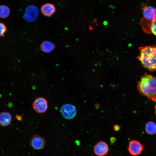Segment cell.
I'll return each instance as SVG.
<instances>
[{
  "instance_id": "11",
  "label": "cell",
  "mask_w": 156,
  "mask_h": 156,
  "mask_svg": "<svg viewBox=\"0 0 156 156\" xmlns=\"http://www.w3.org/2000/svg\"><path fill=\"white\" fill-rule=\"evenodd\" d=\"M12 116L8 112H2L0 113V125L2 127L9 125L11 123Z\"/></svg>"
},
{
  "instance_id": "3",
  "label": "cell",
  "mask_w": 156,
  "mask_h": 156,
  "mask_svg": "<svg viewBox=\"0 0 156 156\" xmlns=\"http://www.w3.org/2000/svg\"><path fill=\"white\" fill-rule=\"evenodd\" d=\"M143 17L140 24L143 31L148 34H152L151 26L152 21L156 15V8L150 6L144 5L142 8Z\"/></svg>"
},
{
  "instance_id": "15",
  "label": "cell",
  "mask_w": 156,
  "mask_h": 156,
  "mask_svg": "<svg viewBox=\"0 0 156 156\" xmlns=\"http://www.w3.org/2000/svg\"><path fill=\"white\" fill-rule=\"evenodd\" d=\"M7 30V28L5 25L2 23L0 22V37H3Z\"/></svg>"
},
{
  "instance_id": "5",
  "label": "cell",
  "mask_w": 156,
  "mask_h": 156,
  "mask_svg": "<svg viewBox=\"0 0 156 156\" xmlns=\"http://www.w3.org/2000/svg\"><path fill=\"white\" fill-rule=\"evenodd\" d=\"M34 110L39 114L45 113L48 108V103L47 100L44 98L40 97L35 99L32 104Z\"/></svg>"
},
{
  "instance_id": "2",
  "label": "cell",
  "mask_w": 156,
  "mask_h": 156,
  "mask_svg": "<svg viewBox=\"0 0 156 156\" xmlns=\"http://www.w3.org/2000/svg\"><path fill=\"white\" fill-rule=\"evenodd\" d=\"M139 50L137 58L142 66L151 71H156V46L141 47Z\"/></svg>"
},
{
  "instance_id": "7",
  "label": "cell",
  "mask_w": 156,
  "mask_h": 156,
  "mask_svg": "<svg viewBox=\"0 0 156 156\" xmlns=\"http://www.w3.org/2000/svg\"><path fill=\"white\" fill-rule=\"evenodd\" d=\"M60 112L64 118L67 119H71L75 116L77 111L74 105L70 104H66L62 106Z\"/></svg>"
},
{
  "instance_id": "10",
  "label": "cell",
  "mask_w": 156,
  "mask_h": 156,
  "mask_svg": "<svg viewBox=\"0 0 156 156\" xmlns=\"http://www.w3.org/2000/svg\"><path fill=\"white\" fill-rule=\"evenodd\" d=\"M55 8L54 5L49 3L44 4L41 8V11L42 14L47 17L51 16L55 13Z\"/></svg>"
},
{
  "instance_id": "19",
  "label": "cell",
  "mask_w": 156,
  "mask_h": 156,
  "mask_svg": "<svg viewBox=\"0 0 156 156\" xmlns=\"http://www.w3.org/2000/svg\"><path fill=\"white\" fill-rule=\"evenodd\" d=\"M155 114L156 116V104L155 105Z\"/></svg>"
},
{
  "instance_id": "1",
  "label": "cell",
  "mask_w": 156,
  "mask_h": 156,
  "mask_svg": "<svg viewBox=\"0 0 156 156\" xmlns=\"http://www.w3.org/2000/svg\"><path fill=\"white\" fill-rule=\"evenodd\" d=\"M138 90L142 95L156 102V77L145 73L142 76L137 85Z\"/></svg>"
},
{
  "instance_id": "14",
  "label": "cell",
  "mask_w": 156,
  "mask_h": 156,
  "mask_svg": "<svg viewBox=\"0 0 156 156\" xmlns=\"http://www.w3.org/2000/svg\"><path fill=\"white\" fill-rule=\"evenodd\" d=\"M10 13L9 7L4 5H0V18H4L8 17Z\"/></svg>"
},
{
  "instance_id": "13",
  "label": "cell",
  "mask_w": 156,
  "mask_h": 156,
  "mask_svg": "<svg viewBox=\"0 0 156 156\" xmlns=\"http://www.w3.org/2000/svg\"><path fill=\"white\" fill-rule=\"evenodd\" d=\"M145 130L146 133L150 135L156 134V124L153 122H148L145 125Z\"/></svg>"
},
{
  "instance_id": "12",
  "label": "cell",
  "mask_w": 156,
  "mask_h": 156,
  "mask_svg": "<svg viewBox=\"0 0 156 156\" xmlns=\"http://www.w3.org/2000/svg\"><path fill=\"white\" fill-rule=\"evenodd\" d=\"M55 45L52 42L46 40L43 41L40 44L41 50L45 53H49L53 51L55 49Z\"/></svg>"
},
{
  "instance_id": "6",
  "label": "cell",
  "mask_w": 156,
  "mask_h": 156,
  "mask_svg": "<svg viewBox=\"0 0 156 156\" xmlns=\"http://www.w3.org/2000/svg\"><path fill=\"white\" fill-rule=\"evenodd\" d=\"M46 143L44 138L41 136L37 134L33 135L29 141V144L31 146L36 150H40L44 148Z\"/></svg>"
},
{
  "instance_id": "8",
  "label": "cell",
  "mask_w": 156,
  "mask_h": 156,
  "mask_svg": "<svg viewBox=\"0 0 156 156\" xmlns=\"http://www.w3.org/2000/svg\"><path fill=\"white\" fill-rule=\"evenodd\" d=\"M109 151L108 144L103 141L97 142L93 147L94 153L97 156H105L108 154Z\"/></svg>"
},
{
  "instance_id": "4",
  "label": "cell",
  "mask_w": 156,
  "mask_h": 156,
  "mask_svg": "<svg viewBox=\"0 0 156 156\" xmlns=\"http://www.w3.org/2000/svg\"><path fill=\"white\" fill-rule=\"evenodd\" d=\"M144 149L143 145L139 141L132 140L129 142L127 150L131 155H139L142 153Z\"/></svg>"
},
{
  "instance_id": "16",
  "label": "cell",
  "mask_w": 156,
  "mask_h": 156,
  "mask_svg": "<svg viewBox=\"0 0 156 156\" xmlns=\"http://www.w3.org/2000/svg\"><path fill=\"white\" fill-rule=\"evenodd\" d=\"M151 31L152 33L156 36V15L152 21Z\"/></svg>"
},
{
  "instance_id": "9",
  "label": "cell",
  "mask_w": 156,
  "mask_h": 156,
  "mask_svg": "<svg viewBox=\"0 0 156 156\" xmlns=\"http://www.w3.org/2000/svg\"><path fill=\"white\" fill-rule=\"evenodd\" d=\"M39 11L37 8L34 5H30L26 8L24 15V18L26 21L32 22L37 18Z\"/></svg>"
},
{
  "instance_id": "17",
  "label": "cell",
  "mask_w": 156,
  "mask_h": 156,
  "mask_svg": "<svg viewBox=\"0 0 156 156\" xmlns=\"http://www.w3.org/2000/svg\"><path fill=\"white\" fill-rule=\"evenodd\" d=\"M116 141V138L114 137H112L110 138V141L112 143H114Z\"/></svg>"
},
{
  "instance_id": "18",
  "label": "cell",
  "mask_w": 156,
  "mask_h": 156,
  "mask_svg": "<svg viewBox=\"0 0 156 156\" xmlns=\"http://www.w3.org/2000/svg\"><path fill=\"white\" fill-rule=\"evenodd\" d=\"M114 129L116 131H118L120 129L119 127L117 125H115L114 127Z\"/></svg>"
}]
</instances>
